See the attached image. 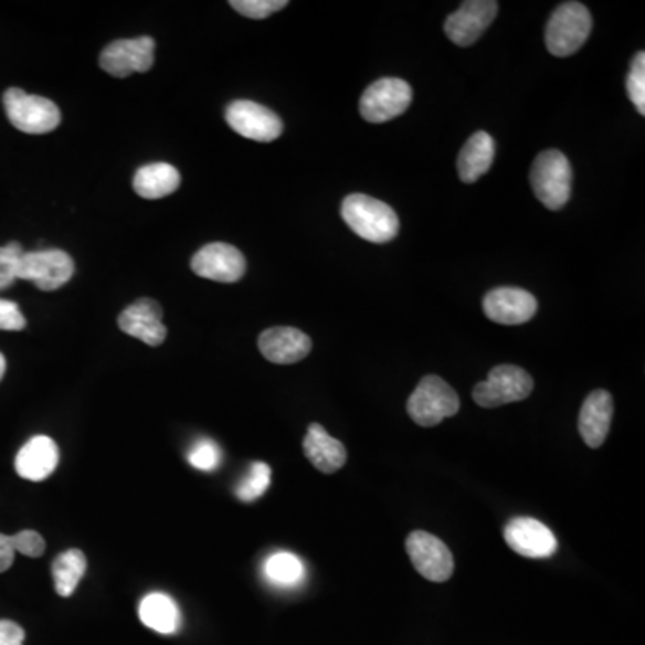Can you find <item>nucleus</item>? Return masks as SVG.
I'll return each mask as SVG.
<instances>
[{"label": "nucleus", "mask_w": 645, "mask_h": 645, "mask_svg": "<svg viewBox=\"0 0 645 645\" xmlns=\"http://www.w3.org/2000/svg\"><path fill=\"white\" fill-rule=\"evenodd\" d=\"M341 215L348 229L359 237L385 244L399 235V215L384 201L371 195L350 194L341 204Z\"/></svg>", "instance_id": "nucleus-1"}, {"label": "nucleus", "mask_w": 645, "mask_h": 645, "mask_svg": "<svg viewBox=\"0 0 645 645\" xmlns=\"http://www.w3.org/2000/svg\"><path fill=\"white\" fill-rule=\"evenodd\" d=\"M592 31V14L579 2L558 6L549 19L546 43L552 56L567 57L578 53Z\"/></svg>", "instance_id": "nucleus-2"}, {"label": "nucleus", "mask_w": 645, "mask_h": 645, "mask_svg": "<svg viewBox=\"0 0 645 645\" xmlns=\"http://www.w3.org/2000/svg\"><path fill=\"white\" fill-rule=\"evenodd\" d=\"M531 186L540 203L549 210L563 209L572 192V167L558 149L540 152L532 163Z\"/></svg>", "instance_id": "nucleus-3"}, {"label": "nucleus", "mask_w": 645, "mask_h": 645, "mask_svg": "<svg viewBox=\"0 0 645 645\" xmlns=\"http://www.w3.org/2000/svg\"><path fill=\"white\" fill-rule=\"evenodd\" d=\"M457 411L459 396L436 376L423 377L408 400L409 416L420 427H436L446 417L456 416Z\"/></svg>", "instance_id": "nucleus-4"}, {"label": "nucleus", "mask_w": 645, "mask_h": 645, "mask_svg": "<svg viewBox=\"0 0 645 645\" xmlns=\"http://www.w3.org/2000/svg\"><path fill=\"white\" fill-rule=\"evenodd\" d=\"M4 108L14 128L29 135L51 134L62 123V112L53 101L10 88L4 94Z\"/></svg>", "instance_id": "nucleus-5"}, {"label": "nucleus", "mask_w": 645, "mask_h": 645, "mask_svg": "<svg viewBox=\"0 0 645 645\" xmlns=\"http://www.w3.org/2000/svg\"><path fill=\"white\" fill-rule=\"evenodd\" d=\"M535 382L522 368L512 364L495 366L488 379L475 385V403L484 409L500 408L506 403L520 402L532 393Z\"/></svg>", "instance_id": "nucleus-6"}, {"label": "nucleus", "mask_w": 645, "mask_h": 645, "mask_svg": "<svg viewBox=\"0 0 645 645\" xmlns=\"http://www.w3.org/2000/svg\"><path fill=\"white\" fill-rule=\"evenodd\" d=\"M411 101H413V88L408 81L399 80V77H382L366 88L359 109L366 123L382 124L405 114L411 106Z\"/></svg>", "instance_id": "nucleus-7"}, {"label": "nucleus", "mask_w": 645, "mask_h": 645, "mask_svg": "<svg viewBox=\"0 0 645 645\" xmlns=\"http://www.w3.org/2000/svg\"><path fill=\"white\" fill-rule=\"evenodd\" d=\"M76 266L62 250L24 252L19 262V281L33 282L39 289L56 290L71 281Z\"/></svg>", "instance_id": "nucleus-8"}, {"label": "nucleus", "mask_w": 645, "mask_h": 645, "mask_svg": "<svg viewBox=\"0 0 645 645\" xmlns=\"http://www.w3.org/2000/svg\"><path fill=\"white\" fill-rule=\"evenodd\" d=\"M405 549L417 574L432 583H445L454 574V556L451 549L431 532H411L405 540Z\"/></svg>", "instance_id": "nucleus-9"}, {"label": "nucleus", "mask_w": 645, "mask_h": 645, "mask_svg": "<svg viewBox=\"0 0 645 645\" xmlns=\"http://www.w3.org/2000/svg\"><path fill=\"white\" fill-rule=\"evenodd\" d=\"M226 123L235 134L256 142H273L284 131L281 117L253 101H233L226 108Z\"/></svg>", "instance_id": "nucleus-10"}, {"label": "nucleus", "mask_w": 645, "mask_h": 645, "mask_svg": "<svg viewBox=\"0 0 645 645\" xmlns=\"http://www.w3.org/2000/svg\"><path fill=\"white\" fill-rule=\"evenodd\" d=\"M157 43L151 36L117 40L101 53L99 65L109 76L128 77L135 72L151 71Z\"/></svg>", "instance_id": "nucleus-11"}, {"label": "nucleus", "mask_w": 645, "mask_h": 645, "mask_svg": "<svg viewBox=\"0 0 645 645\" xmlns=\"http://www.w3.org/2000/svg\"><path fill=\"white\" fill-rule=\"evenodd\" d=\"M190 267L195 275L207 281L233 284L241 281L246 273V258L235 246L212 242L195 253Z\"/></svg>", "instance_id": "nucleus-12"}, {"label": "nucleus", "mask_w": 645, "mask_h": 645, "mask_svg": "<svg viewBox=\"0 0 645 645\" xmlns=\"http://www.w3.org/2000/svg\"><path fill=\"white\" fill-rule=\"evenodd\" d=\"M498 13L494 0H468L446 19L445 33L459 47H470L483 36Z\"/></svg>", "instance_id": "nucleus-13"}, {"label": "nucleus", "mask_w": 645, "mask_h": 645, "mask_svg": "<svg viewBox=\"0 0 645 645\" xmlns=\"http://www.w3.org/2000/svg\"><path fill=\"white\" fill-rule=\"evenodd\" d=\"M504 540L517 554L532 560L551 558L558 549V540L551 529L535 518L518 517L509 520L504 529Z\"/></svg>", "instance_id": "nucleus-14"}, {"label": "nucleus", "mask_w": 645, "mask_h": 645, "mask_svg": "<svg viewBox=\"0 0 645 645\" xmlns=\"http://www.w3.org/2000/svg\"><path fill=\"white\" fill-rule=\"evenodd\" d=\"M483 309L498 325H524L535 318L538 302L529 290L497 287L484 296Z\"/></svg>", "instance_id": "nucleus-15"}, {"label": "nucleus", "mask_w": 645, "mask_h": 645, "mask_svg": "<svg viewBox=\"0 0 645 645\" xmlns=\"http://www.w3.org/2000/svg\"><path fill=\"white\" fill-rule=\"evenodd\" d=\"M258 348L267 361L275 364H295L304 361L313 350V341L307 334L293 327L267 328L258 337Z\"/></svg>", "instance_id": "nucleus-16"}, {"label": "nucleus", "mask_w": 645, "mask_h": 645, "mask_svg": "<svg viewBox=\"0 0 645 645\" xmlns=\"http://www.w3.org/2000/svg\"><path fill=\"white\" fill-rule=\"evenodd\" d=\"M163 313L155 299L142 298L129 305L119 316V328L128 336L137 337L149 347H160L166 341L167 328Z\"/></svg>", "instance_id": "nucleus-17"}, {"label": "nucleus", "mask_w": 645, "mask_h": 645, "mask_svg": "<svg viewBox=\"0 0 645 645\" xmlns=\"http://www.w3.org/2000/svg\"><path fill=\"white\" fill-rule=\"evenodd\" d=\"M57 463L60 451L56 443L51 437L36 436L20 448L14 459V470L22 479L40 483L47 479L49 475H53Z\"/></svg>", "instance_id": "nucleus-18"}, {"label": "nucleus", "mask_w": 645, "mask_h": 645, "mask_svg": "<svg viewBox=\"0 0 645 645\" xmlns=\"http://www.w3.org/2000/svg\"><path fill=\"white\" fill-rule=\"evenodd\" d=\"M613 399L604 390L593 391L584 400L579 413V434L590 448H599L612 427Z\"/></svg>", "instance_id": "nucleus-19"}, {"label": "nucleus", "mask_w": 645, "mask_h": 645, "mask_svg": "<svg viewBox=\"0 0 645 645\" xmlns=\"http://www.w3.org/2000/svg\"><path fill=\"white\" fill-rule=\"evenodd\" d=\"M304 452L307 459L322 474H334L341 470L347 463V448L339 440L330 436L319 423L309 425L304 440Z\"/></svg>", "instance_id": "nucleus-20"}, {"label": "nucleus", "mask_w": 645, "mask_h": 645, "mask_svg": "<svg viewBox=\"0 0 645 645\" xmlns=\"http://www.w3.org/2000/svg\"><path fill=\"white\" fill-rule=\"evenodd\" d=\"M495 140L486 131H477L468 138V142L461 149L457 158V171L461 181L475 183L480 176L489 171L494 163Z\"/></svg>", "instance_id": "nucleus-21"}, {"label": "nucleus", "mask_w": 645, "mask_h": 645, "mask_svg": "<svg viewBox=\"0 0 645 645\" xmlns=\"http://www.w3.org/2000/svg\"><path fill=\"white\" fill-rule=\"evenodd\" d=\"M181 176L171 163H149L138 169L134 189L144 200H160L180 189Z\"/></svg>", "instance_id": "nucleus-22"}, {"label": "nucleus", "mask_w": 645, "mask_h": 645, "mask_svg": "<svg viewBox=\"0 0 645 645\" xmlns=\"http://www.w3.org/2000/svg\"><path fill=\"white\" fill-rule=\"evenodd\" d=\"M144 626L161 635H172L180 630V610L166 593H149L138 610Z\"/></svg>", "instance_id": "nucleus-23"}, {"label": "nucleus", "mask_w": 645, "mask_h": 645, "mask_svg": "<svg viewBox=\"0 0 645 645\" xmlns=\"http://www.w3.org/2000/svg\"><path fill=\"white\" fill-rule=\"evenodd\" d=\"M86 574V558L80 549L62 552L53 563L54 589L57 595L71 598Z\"/></svg>", "instance_id": "nucleus-24"}, {"label": "nucleus", "mask_w": 645, "mask_h": 645, "mask_svg": "<svg viewBox=\"0 0 645 645\" xmlns=\"http://www.w3.org/2000/svg\"><path fill=\"white\" fill-rule=\"evenodd\" d=\"M264 572L271 583L278 586H296L305 578L304 563L290 552H276L267 558Z\"/></svg>", "instance_id": "nucleus-25"}, {"label": "nucleus", "mask_w": 645, "mask_h": 645, "mask_svg": "<svg viewBox=\"0 0 645 645\" xmlns=\"http://www.w3.org/2000/svg\"><path fill=\"white\" fill-rule=\"evenodd\" d=\"M271 484V468L266 463H252L246 477L239 484L235 494L242 503H253L266 494Z\"/></svg>", "instance_id": "nucleus-26"}, {"label": "nucleus", "mask_w": 645, "mask_h": 645, "mask_svg": "<svg viewBox=\"0 0 645 645\" xmlns=\"http://www.w3.org/2000/svg\"><path fill=\"white\" fill-rule=\"evenodd\" d=\"M627 95L632 99L638 114L645 115V54L638 53L633 60L632 68L627 74Z\"/></svg>", "instance_id": "nucleus-27"}, {"label": "nucleus", "mask_w": 645, "mask_h": 645, "mask_svg": "<svg viewBox=\"0 0 645 645\" xmlns=\"http://www.w3.org/2000/svg\"><path fill=\"white\" fill-rule=\"evenodd\" d=\"M24 250L19 242H11L0 247V290L8 289L14 281H19V262Z\"/></svg>", "instance_id": "nucleus-28"}, {"label": "nucleus", "mask_w": 645, "mask_h": 645, "mask_svg": "<svg viewBox=\"0 0 645 645\" xmlns=\"http://www.w3.org/2000/svg\"><path fill=\"white\" fill-rule=\"evenodd\" d=\"M189 463L195 470H215L221 465V448L212 440H200L189 451Z\"/></svg>", "instance_id": "nucleus-29"}, {"label": "nucleus", "mask_w": 645, "mask_h": 645, "mask_svg": "<svg viewBox=\"0 0 645 645\" xmlns=\"http://www.w3.org/2000/svg\"><path fill=\"white\" fill-rule=\"evenodd\" d=\"M287 4H289L287 0H232L230 2L233 10L253 20L267 19L271 14L287 8Z\"/></svg>", "instance_id": "nucleus-30"}, {"label": "nucleus", "mask_w": 645, "mask_h": 645, "mask_svg": "<svg viewBox=\"0 0 645 645\" xmlns=\"http://www.w3.org/2000/svg\"><path fill=\"white\" fill-rule=\"evenodd\" d=\"M11 546L14 552L28 556V558H40L45 552V540L36 531H20L11 537Z\"/></svg>", "instance_id": "nucleus-31"}, {"label": "nucleus", "mask_w": 645, "mask_h": 645, "mask_svg": "<svg viewBox=\"0 0 645 645\" xmlns=\"http://www.w3.org/2000/svg\"><path fill=\"white\" fill-rule=\"evenodd\" d=\"M25 321L24 314L20 313L19 305L10 299L0 298V330H10V332H19L24 330Z\"/></svg>", "instance_id": "nucleus-32"}, {"label": "nucleus", "mask_w": 645, "mask_h": 645, "mask_svg": "<svg viewBox=\"0 0 645 645\" xmlns=\"http://www.w3.org/2000/svg\"><path fill=\"white\" fill-rule=\"evenodd\" d=\"M25 633L13 621H0V645H24Z\"/></svg>", "instance_id": "nucleus-33"}, {"label": "nucleus", "mask_w": 645, "mask_h": 645, "mask_svg": "<svg viewBox=\"0 0 645 645\" xmlns=\"http://www.w3.org/2000/svg\"><path fill=\"white\" fill-rule=\"evenodd\" d=\"M14 554L17 552H14L13 546H11V537H6V535L0 532V574L11 569Z\"/></svg>", "instance_id": "nucleus-34"}, {"label": "nucleus", "mask_w": 645, "mask_h": 645, "mask_svg": "<svg viewBox=\"0 0 645 645\" xmlns=\"http://www.w3.org/2000/svg\"><path fill=\"white\" fill-rule=\"evenodd\" d=\"M6 373V359L4 356H2V353H0V380H2V377H4Z\"/></svg>", "instance_id": "nucleus-35"}]
</instances>
